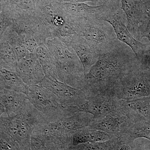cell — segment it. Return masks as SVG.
<instances>
[{
  "mask_svg": "<svg viewBox=\"0 0 150 150\" xmlns=\"http://www.w3.org/2000/svg\"><path fill=\"white\" fill-rule=\"evenodd\" d=\"M138 65L131 48L120 41L111 51L99 55L97 62L84 75L81 89L86 96L110 91Z\"/></svg>",
  "mask_w": 150,
  "mask_h": 150,
  "instance_id": "1",
  "label": "cell"
},
{
  "mask_svg": "<svg viewBox=\"0 0 150 150\" xmlns=\"http://www.w3.org/2000/svg\"><path fill=\"white\" fill-rule=\"evenodd\" d=\"M46 46L55 61L57 80L81 89L84 76L83 68L74 49L57 38L48 39Z\"/></svg>",
  "mask_w": 150,
  "mask_h": 150,
  "instance_id": "2",
  "label": "cell"
},
{
  "mask_svg": "<svg viewBox=\"0 0 150 150\" xmlns=\"http://www.w3.org/2000/svg\"><path fill=\"white\" fill-rule=\"evenodd\" d=\"M46 123V120L28 99L16 115L0 116V129L26 149L30 146L33 129Z\"/></svg>",
  "mask_w": 150,
  "mask_h": 150,
  "instance_id": "3",
  "label": "cell"
},
{
  "mask_svg": "<svg viewBox=\"0 0 150 150\" xmlns=\"http://www.w3.org/2000/svg\"><path fill=\"white\" fill-rule=\"evenodd\" d=\"M70 23L76 34L86 39L99 55L111 51L120 42L111 25L99 18H85Z\"/></svg>",
  "mask_w": 150,
  "mask_h": 150,
  "instance_id": "4",
  "label": "cell"
},
{
  "mask_svg": "<svg viewBox=\"0 0 150 150\" xmlns=\"http://www.w3.org/2000/svg\"><path fill=\"white\" fill-rule=\"evenodd\" d=\"M113 28L117 39L129 46L136 55L139 65L144 68L150 65V43L137 40L127 28L126 14L121 8L110 11L101 18Z\"/></svg>",
  "mask_w": 150,
  "mask_h": 150,
  "instance_id": "5",
  "label": "cell"
},
{
  "mask_svg": "<svg viewBox=\"0 0 150 150\" xmlns=\"http://www.w3.org/2000/svg\"><path fill=\"white\" fill-rule=\"evenodd\" d=\"M27 99L40 112L47 123L55 122L76 112L61 104L59 98L49 89L39 85L29 87Z\"/></svg>",
  "mask_w": 150,
  "mask_h": 150,
  "instance_id": "6",
  "label": "cell"
},
{
  "mask_svg": "<svg viewBox=\"0 0 150 150\" xmlns=\"http://www.w3.org/2000/svg\"><path fill=\"white\" fill-rule=\"evenodd\" d=\"M15 30L30 53H35L38 47L46 45L48 39L53 38L50 28L37 16L20 17L15 22Z\"/></svg>",
  "mask_w": 150,
  "mask_h": 150,
  "instance_id": "7",
  "label": "cell"
},
{
  "mask_svg": "<svg viewBox=\"0 0 150 150\" xmlns=\"http://www.w3.org/2000/svg\"><path fill=\"white\" fill-rule=\"evenodd\" d=\"M110 91L119 100H131L150 97L149 71L142 69L138 65Z\"/></svg>",
  "mask_w": 150,
  "mask_h": 150,
  "instance_id": "8",
  "label": "cell"
},
{
  "mask_svg": "<svg viewBox=\"0 0 150 150\" xmlns=\"http://www.w3.org/2000/svg\"><path fill=\"white\" fill-rule=\"evenodd\" d=\"M38 85L51 91L61 104L68 108H75L79 111V107L86 102V96L82 90L71 86L51 76L45 75Z\"/></svg>",
  "mask_w": 150,
  "mask_h": 150,
  "instance_id": "9",
  "label": "cell"
},
{
  "mask_svg": "<svg viewBox=\"0 0 150 150\" xmlns=\"http://www.w3.org/2000/svg\"><path fill=\"white\" fill-rule=\"evenodd\" d=\"M86 97V102L79 107V111L91 114L95 121L119 111V100L111 91L90 94Z\"/></svg>",
  "mask_w": 150,
  "mask_h": 150,
  "instance_id": "10",
  "label": "cell"
},
{
  "mask_svg": "<svg viewBox=\"0 0 150 150\" xmlns=\"http://www.w3.org/2000/svg\"><path fill=\"white\" fill-rule=\"evenodd\" d=\"M94 121L91 114L78 111L55 122L44 124V126L47 131L54 135L73 137V134L88 127Z\"/></svg>",
  "mask_w": 150,
  "mask_h": 150,
  "instance_id": "11",
  "label": "cell"
},
{
  "mask_svg": "<svg viewBox=\"0 0 150 150\" xmlns=\"http://www.w3.org/2000/svg\"><path fill=\"white\" fill-rule=\"evenodd\" d=\"M16 72L28 87L38 85L45 76L35 53L30 52L18 61Z\"/></svg>",
  "mask_w": 150,
  "mask_h": 150,
  "instance_id": "12",
  "label": "cell"
},
{
  "mask_svg": "<svg viewBox=\"0 0 150 150\" xmlns=\"http://www.w3.org/2000/svg\"><path fill=\"white\" fill-rule=\"evenodd\" d=\"M149 3L143 0L121 1V9L127 18V28L135 38L139 27L147 17Z\"/></svg>",
  "mask_w": 150,
  "mask_h": 150,
  "instance_id": "13",
  "label": "cell"
},
{
  "mask_svg": "<svg viewBox=\"0 0 150 150\" xmlns=\"http://www.w3.org/2000/svg\"><path fill=\"white\" fill-rule=\"evenodd\" d=\"M119 110L126 116L127 122L150 120V97L119 100Z\"/></svg>",
  "mask_w": 150,
  "mask_h": 150,
  "instance_id": "14",
  "label": "cell"
},
{
  "mask_svg": "<svg viewBox=\"0 0 150 150\" xmlns=\"http://www.w3.org/2000/svg\"><path fill=\"white\" fill-rule=\"evenodd\" d=\"M68 46L74 50L83 67L84 75L97 62L99 54L86 39L75 34L71 38Z\"/></svg>",
  "mask_w": 150,
  "mask_h": 150,
  "instance_id": "15",
  "label": "cell"
},
{
  "mask_svg": "<svg viewBox=\"0 0 150 150\" xmlns=\"http://www.w3.org/2000/svg\"><path fill=\"white\" fill-rule=\"evenodd\" d=\"M127 119L120 111L110 113L98 121H95L88 126L90 129L99 130L111 135L113 138H118L123 125Z\"/></svg>",
  "mask_w": 150,
  "mask_h": 150,
  "instance_id": "16",
  "label": "cell"
},
{
  "mask_svg": "<svg viewBox=\"0 0 150 150\" xmlns=\"http://www.w3.org/2000/svg\"><path fill=\"white\" fill-rule=\"evenodd\" d=\"M118 138L128 144L139 138L150 141V120L126 122L123 125Z\"/></svg>",
  "mask_w": 150,
  "mask_h": 150,
  "instance_id": "17",
  "label": "cell"
},
{
  "mask_svg": "<svg viewBox=\"0 0 150 150\" xmlns=\"http://www.w3.org/2000/svg\"><path fill=\"white\" fill-rule=\"evenodd\" d=\"M0 99L7 116L17 114L28 100L26 95L22 93L6 89L0 90Z\"/></svg>",
  "mask_w": 150,
  "mask_h": 150,
  "instance_id": "18",
  "label": "cell"
},
{
  "mask_svg": "<svg viewBox=\"0 0 150 150\" xmlns=\"http://www.w3.org/2000/svg\"><path fill=\"white\" fill-rule=\"evenodd\" d=\"M28 88L16 72L0 67V90L14 91L26 95Z\"/></svg>",
  "mask_w": 150,
  "mask_h": 150,
  "instance_id": "19",
  "label": "cell"
},
{
  "mask_svg": "<svg viewBox=\"0 0 150 150\" xmlns=\"http://www.w3.org/2000/svg\"><path fill=\"white\" fill-rule=\"evenodd\" d=\"M73 146L86 144L106 142L113 139L110 134L104 131L86 127L73 135Z\"/></svg>",
  "mask_w": 150,
  "mask_h": 150,
  "instance_id": "20",
  "label": "cell"
},
{
  "mask_svg": "<svg viewBox=\"0 0 150 150\" xmlns=\"http://www.w3.org/2000/svg\"><path fill=\"white\" fill-rule=\"evenodd\" d=\"M35 54L43 68L45 75L51 76L57 79L55 61L46 45H41L38 47Z\"/></svg>",
  "mask_w": 150,
  "mask_h": 150,
  "instance_id": "21",
  "label": "cell"
},
{
  "mask_svg": "<svg viewBox=\"0 0 150 150\" xmlns=\"http://www.w3.org/2000/svg\"><path fill=\"white\" fill-rule=\"evenodd\" d=\"M144 38H146L150 43V2L148 6L147 17L139 27L135 38L140 41Z\"/></svg>",
  "mask_w": 150,
  "mask_h": 150,
  "instance_id": "22",
  "label": "cell"
},
{
  "mask_svg": "<svg viewBox=\"0 0 150 150\" xmlns=\"http://www.w3.org/2000/svg\"><path fill=\"white\" fill-rule=\"evenodd\" d=\"M7 116V115L4 105L0 99V116Z\"/></svg>",
  "mask_w": 150,
  "mask_h": 150,
  "instance_id": "23",
  "label": "cell"
}]
</instances>
